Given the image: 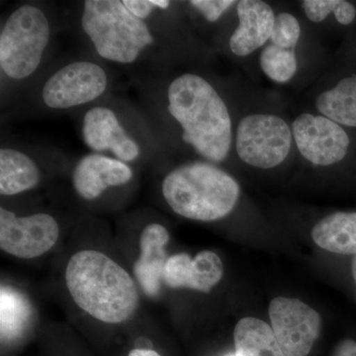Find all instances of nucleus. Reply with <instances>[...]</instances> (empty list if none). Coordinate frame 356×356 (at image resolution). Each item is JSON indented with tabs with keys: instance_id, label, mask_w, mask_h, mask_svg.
<instances>
[{
	"instance_id": "obj_15",
	"label": "nucleus",
	"mask_w": 356,
	"mask_h": 356,
	"mask_svg": "<svg viewBox=\"0 0 356 356\" xmlns=\"http://www.w3.org/2000/svg\"><path fill=\"white\" fill-rule=\"evenodd\" d=\"M170 242V233L161 224H149L140 236V255L134 266L136 280L145 294L156 297L161 290L168 257L165 245Z\"/></svg>"
},
{
	"instance_id": "obj_1",
	"label": "nucleus",
	"mask_w": 356,
	"mask_h": 356,
	"mask_svg": "<svg viewBox=\"0 0 356 356\" xmlns=\"http://www.w3.org/2000/svg\"><path fill=\"white\" fill-rule=\"evenodd\" d=\"M65 277L74 303L100 322L122 324L138 310L135 281L120 264L98 250H81L72 255Z\"/></svg>"
},
{
	"instance_id": "obj_13",
	"label": "nucleus",
	"mask_w": 356,
	"mask_h": 356,
	"mask_svg": "<svg viewBox=\"0 0 356 356\" xmlns=\"http://www.w3.org/2000/svg\"><path fill=\"white\" fill-rule=\"evenodd\" d=\"M133 170L128 163L99 154H89L77 163L72 185L79 197L95 200L110 188L128 184Z\"/></svg>"
},
{
	"instance_id": "obj_28",
	"label": "nucleus",
	"mask_w": 356,
	"mask_h": 356,
	"mask_svg": "<svg viewBox=\"0 0 356 356\" xmlns=\"http://www.w3.org/2000/svg\"><path fill=\"white\" fill-rule=\"evenodd\" d=\"M351 269H353V280H355L356 284V254L355 255V257H353V266H351Z\"/></svg>"
},
{
	"instance_id": "obj_19",
	"label": "nucleus",
	"mask_w": 356,
	"mask_h": 356,
	"mask_svg": "<svg viewBox=\"0 0 356 356\" xmlns=\"http://www.w3.org/2000/svg\"><path fill=\"white\" fill-rule=\"evenodd\" d=\"M316 107L339 125L356 127V74L344 77L334 88L321 93Z\"/></svg>"
},
{
	"instance_id": "obj_3",
	"label": "nucleus",
	"mask_w": 356,
	"mask_h": 356,
	"mask_svg": "<svg viewBox=\"0 0 356 356\" xmlns=\"http://www.w3.org/2000/svg\"><path fill=\"white\" fill-rule=\"evenodd\" d=\"M161 191L166 203L179 216L212 222L234 210L241 189L235 178L221 168L195 161L168 173Z\"/></svg>"
},
{
	"instance_id": "obj_29",
	"label": "nucleus",
	"mask_w": 356,
	"mask_h": 356,
	"mask_svg": "<svg viewBox=\"0 0 356 356\" xmlns=\"http://www.w3.org/2000/svg\"><path fill=\"white\" fill-rule=\"evenodd\" d=\"M229 356H236L235 355H229Z\"/></svg>"
},
{
	"instance_id": "obj_21",
	"label": "nucleus",
	"mask_w": 356,
	"mask_h": 356,
	"mask_svg": "<svg viewBox=\"0 0 356 356\" xmlns=\"http://www.w3.org/2000/svg\"><path fill=\"white\" fill-rule=\"evenodd\" d=\"M307 17L313 22H322L331 13L336 16L337 22L348 25L355 20V7L344 0H305L302 2Z\"/></svg>"
},
{
	"instance_id": "obj_12",
	"label": "nucleus",
	"mask_w": 356,
	"mask_h": 356,
	"mask_svg": "<svg viewBox=\"0 0 356 356\" xmlns=\"http://www.w3.org/2000/svg\"><path fill=\"white\" fill-rule=\"evenodd\" d=\"M222 273L224 266L221 259L211 250H203L193 259L180 252L168 257L163 281L170 288H188L209 293L222 280Z\"/></svg>"
},
{
	"instance_id": "obj_16",
	"label": "nucleus",
	"mask_w": 356,
	"mask_h": 356,
	"mask_svg": "<svg viewBox=\"0 0 356 356\" xmlns=\"http://www.w3.org/2000/svg\"><path fill=\"white\" fill-rule=\"evenodd\" d=\"M314 242L339 254H356V212H337L318 221L312 231Z\"/></svg>"
},
{
	"instance_id": "obj_22",
	"label": "nucleus",
	"mask_w": 356,
	"mask_h": 356,
	"mask_svg": "<svg viewBox=\"0 0 356 356\" xmlns=\"http://www.w3.org/2000/svg\"><path fill=\"white\" fill-rule=\"evenodd\" d=\"M301 28L296 17L290 13H280L275 17L270 44L286 49H295L298 44Z\"/></svg>"
},
{
	"instance_id": "obj_4",
	"label": "nucleus",
	"mask_w": 356,
	"mask_h": 356,
	"mask_svg": "<svg viewBox=\"0 0 356 356\" xmlns=\"http://www.w3.org/2000/svg\"><path fill=\"white\" fill-rule=\"evenodd\" d=\"M81 26L98 55L118 64H132L154 43L147 23L120 0H86Z\"/></svg>"
},
{
	"instance_id": "obj_27",
	"label": "nucleus",
	"mask_w": 356,
	"mask_h": 356,
	"mask_svg": "<svg viewBox=\"0 0 356 356\" xmlns=\"http://www.w3.org/2000/svg\"><path fill=\"white\" fill-rule=\"evenodd\" d=\"M154 6L161 9H168L170 6V2L168 0H152Z\"/></svg>"
},
{
	"instance_id": "obj_14",
	"label": "nucleus",
	"mask_w": 356,
	"mask_h": 356,
	"mask_svg": "<svg viewBox=\"0 0 356 356\" xmlns=\"http://www.w3.org/2000/svg\"><path fill=\"white\" fill-rule=\"evenodd\" d=\"M238 24L229 39V48L238 57H247L270 40L275 16L261 0H242L236 6Z\"/></svg>"
},
{
	"instance_id": "obj_23",
	"label": "nucleus",
	"mask_w": 356,
	"mask_h": 356,
	"mask_svg": "<svg viewBox=\"0 0 356 356\" xmlns=\"http://www.w3.org/2000/svg\"><path fill=\"white\" fill-rule=\"evenodd\" d=\"M234 0H192L189 4L202 14L209 22H216L227 10L235 4Z\"/></svg>"
},
{
	"instance_id": "obj_7",
	"label": "nucleus",
	"mask_w": 356,
	"mask_h": 356,
	"mask_svg": "<svg viewBox=\"0 0 356 356\" xmlns=\"http://www.w3.org/2000/svg\"><path fill=\"white\" fill-rule=\"evenodd\" d=\"M108 76L95 63H70L51 74L42 89V98L51 109H69L97 99L106 91Z\"/></svg>"
},
{
	"instance_id": "obj_11",
	"label": "nucleus",
	"mask_w": 356,
	"mask_h": 356,
	"mask_svg": "<svg viewBox=\"0 0 356 356\" xmlns=\"http://www.w3.org/2000/svg\"><path fill=\"white\" fill-rule=\"evenodd\" d=\"M83 138L91 151H110L126 163L136 161L140 154L139 145L126 133L113 110L107 107H95L86 112Z\"/></svg>"
},
{
	"instance_id": "obj_10",
	"label": "nucleus",
	"mask_w": 356,
	"mask_h": 356,
	"mask_svg": "<svg viewBox=\"0 0 356 356\" xmlns=\"http://www.w3.org/2000/svg\"><path fill=\"white\" fill-rule=\"evenodd\" d=\"M292 135L300 154L314 165L327 166L339 163L350 147L346 131L323 115H300L293 123Z\"/></svg>"
},
{
	"instance_id": "obj_20",
	"label": "nucleus",
	"mask_w": 356,
	"mask_h": 356,
	"mask_svg": "<svg viewBox=\"0 0 356 356\" xmlns=\"http://www.w3.org/2000/svg\"><path fill=\"white\" fill-rule=\"evenodd\" d=\"M259 63L266 76L278 83H287L297 72L295 49L267 44L261 51Z\"/></svg>"
},
{
	"instance_id": "obj_8",
	"label": "nucleus",
	"mask_w": 356,
	"mask_h": 356,
	"mask_svg": "<svg viewBox=\"0 0 356 356\" xmlns=\"http://www.w3.org/2000/svg\"><path fill=\"white\" fill-rule=\"evenodd\" d=\"M271 329L286 356H307L320 336L322 318L298 299L277 297L269 305Z\"/></svg>"
},
{
	"instance_id": "obj_25",
	"label": "nucleus",
	"mask_w": 356,
	"mask_h": 356,
	"mask_svg": "<svg viewBox=\"0 0 356 356\" xmlns=\"http://www.w3.org/2000/svg\"><path fill=\"white\" fill-rule=\"evenodd\" d=\"M332 356H356V341L344 339L337 344Z\"/></svg>"
},
{
	"instance_id": "obj_17",
	"label": "nucleus",
	"mask_w": 356,
	"mask_h": 356,
	"mask_svg": "<svg viewBox=\"0 0 356 356\" xmlns=\"http://www.w3.org/2000/svg\"><path fill=\"white\" fill-rule=\"evenodd\" d=\"M38 165L27 154L10 147L0 149V193L13 196L31 191L40 181Z\"/></svg>"
},
{
	"instance_id": "obj_9",
	"label": "nucleus",
	"mask_w": 356,
	"mask_h": 356,
	"mask_svg": "<svg viewBox=\"0 0 356 356\" xmlns=\"http://www.w3.org/2000/svg\"><path fill=\"white\" fill-rule=\"evenodd\" d=\"M60 227L51 215L18 217L0 208V248L6 254L23 259L41 257L56 245Z\"/></svg>"
},
{
	"instance_id": "obj_18",
	"label": "nucleus",
	"mask_w": 356,
	"mask_h": 356,
	"mask_svg": "<svg viewBox=\"0 0 356 356\" xmlns=\"http://www.w3.org/2000/svg\"><path fill=\"white\" fill-rule=\"evenodd\" d=\"M236 356H286L270 325L255 318H242L234 331Z\"/></svg>"
},
{
	"instance_id": "obj_6",
	"label": "nucleus",
	"mask_w": 356,
	"mask_h": 356,
	"mask_svg": "<svg viewBox=\"0 0 356 356\" xmlns=\"http://www.w3.org/2000/svg\"><path fill=\"white\" fill-rule=\"evenodd\" d=\"M291 145L292 131L275 115H248L236 129V153L254 168L268 170L280 165L289 154Z\"/></svg>"
},
{
	"instance_id": "obj_24",
	"label": "nucleus",
	"mask_w": 356,
	"mask_h": 356,
	"mask_svg": "<svg viewBox=\"0 0 356 356\" xmlns=\"http://www.w3.org/2000/svg\"><path fill=\"white\" fill-rule=\"evenodd\" d=\"M123 4L136 17L146 20L156 8L152 0H123Z\"/></svg>"
},
{
	"instance_id": "obj_26",
	"label": "nucleus",
	"mask_w": 356,
	"mask_h": 356,
	"mask_svg": "<svg viewBox=\"0 0 356 356\" xmlns=\"http://www.w3.org/2000/svg\"><path fill=\"white\" fill-rule=\"evenodd\" d=\"M128 356H161L156 351L149 348H135L129 353Z\"/></svg>"
},
{
	"instance_id": "obj_2",
	"label": "nucleus",
	"mask_w": 356,
	"mask_h": 356,
	"mask_svg": "<svg viewBox=\"0 0 356 356\" xmlns=\"http://www.w3.org/2000/svg\"><path fill=\"white\" fill-rule=\"evenodd\" d=\"M168 112L182 128V138L196 153L212 163L228 158L232 120L228 107L203 77L185 74L168 86Z\"/></svg>"
},
{
	"instance_id": "obj_5",
	"label": "nucleus",
	"mask_w": 356,
	"mask_h": 356,
	"mask_svg": "<svg viewBox=\"0 0 356 356\" xmlns=\"http://www.w3.org/2000/svg\"><path fill=\"white\" fill-rule=\"evenodd\" d=\"M51 38V26L41 8L32 4L18 7L0 32V67L15 81L32 76L43 60Z\"/></svg>"
}]
</instances>
